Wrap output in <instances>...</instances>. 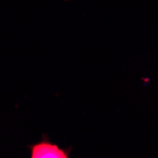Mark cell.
<instances>
[{"label":"cell","instance_id":"6da1fadb","mask_svg":"<svg viewBox=\"0 0 158 158\" xmlns=\"http://www.w3.org/2000/svg\"><path fill=\"white\" fill-rule=\"evenodd\" d=\"M31 150V158H69L71 147L62 149L58 145L53 144L48 139V136L44 134L42 141L34 145L28 146Z\"/></svg>","mask_w":158,"mask_h":158},{"label":"cell","instance_id":"7a4b0ae2","mask_svg":"<svg viewBox=\"0 0 158 158\" xmlns=\"http://www.w3.org/2000/svg\"><path fill=\"white\" fill-rule=\"evenodd\" d=\"M64 1H70V0H64Z\"/></svg>","mask_w":158,"mask_h":158}]
</instances>
